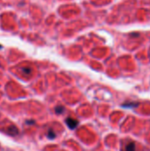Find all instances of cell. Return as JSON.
<instances>
[{
    "mask_svg": "<svg viewBox=\"0 0 150 151\" xmlns=\"http://www.w3.org/2000/svg\"><path fill=\"white\" fill-rule=\"evenodd\" d=\"M65 123L70 129H75L79 126V121L72 118H67L65 119Z\"/></svg>",
    "mask_w": 150,
    "mask_h": 151,
    "instance_id": "obj_1",
    "label": "cell"
},
{
    "mask_svg": "<svg viewBox=\"0 0 150 151\" xmlns=\"http://www.w3.org/2000/svg\"><path fill=\"white\" fill-rule=\"evenodd\" d=\"M126 151H136L135 143H134V142L129 143V144L126 147Z\"/></svg>",
    "mask_w": 150,
    "mask_h": 151,
    "instance_id": "obj_2",
    "label": "cell"
},
{
    "mask_svg": "<svg viewBox=\"0 0 150 151\" xmlns=\"http://www.w3.org/2000/svg\"><path fill=\"white\" fill-rule=\"evenodd\" d=\"M64 111H65V108H64L63 106H57V107L56 108V112H57V114H61V113H63V112H64Z\"/></svg>",
    "mask_w": 150,
    "mask_h": 151,
    "instance_id": "obj_3",
    "label": "cell"
},
{
    "mask_svg": "<svg viewBox=\"0 0 150 151\" xmlns=\"http://www.w3.org/2000/svg\"><path fill=\"white\" fill-rule=\"evenodd\" d=\"M48 137H49L50 139H54V138L56 137V134H55L52 130H50V131L48 132Z\"/></svg>",
    "mask_w": 150,
    "mask_h": 151,
    "instance_id": "obj_4",
    "label": "cell"
},
{
    "mask_svg": "<svg viewBox=\"0 0 150 151\" xmlns=\"http://www.w3.org/2000/svg\"><path fill=\"white\" fill-rule=\"evenodd\" d=\"M137 105H138V104H133L132 103V104H124L123 107H126L127 108V107H133V106H137Z\"/></svg>",
    "mask_w": 150,
    "mask_h": 151,
    "instance_id": "obj_5",
    "label": "cell"
},
{
    "mask_svg": "<svg viewBox=\"0 0 150 151\" xmlns=\"http://www.w3.org/2000/svg\"><path fill=\"white\" fill-rule=\"evenodd\" d=\"M0 49H2V45L0 44Z\"/></svg>",
    "mask_w": 150,
    "mask_h": 151,
    "instance_id": "obj_6",
    "label": "cell"
}]
</instances>
